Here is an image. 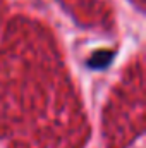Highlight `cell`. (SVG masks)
<instances>
[{"label": "cell", "instance_id": "1", "mask_svg": "<svg viewBox=\"0 0 146 148\" xmlns=\"http://www.w3.org/2000/svg\"><path fill=\"white\" fill-rule=\"evenodd\" d=\"M115 57V52L113 50H96L91 53V57L86 60V67L88 69H93V71H102V69H107L112 60Z\"/></svg>", "mask_w": 146, "mask_h": 148}]
</instances>
